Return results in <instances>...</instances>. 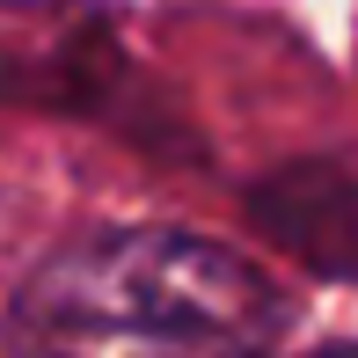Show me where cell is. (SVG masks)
<instances>
[{"instance_id": "cell-2", "label": "cell", "mask_w": 358, "mask_h": 358, "mask_svg": "<svg viewBox=\"0 0 358 358\" xmlns=\"http://www.w3.org/2000/svg\"><path fill=\"white\" fill-rule=\"evenodd\" d=\"M249 220L271 249L358 285V154H292L249 183Z\"/></svg>"}, {"instance_id": "cell-1", "label": "cell", "mask_w": 358, "mask_h": 358, "mask_svg": "<svg viewBox=\"0 0 358 358\" xmlns=\"http://www.w3.org/2000/svg\"><path fill=\"white\" fill-rule=\"evenodd\" d=\"M15 322L183 336V344L264 358L271 336L292 322V300L227 241L183 227H95L29 271Z\"/></svg>"}, {"instance_id": "cell-4", "label": "cell", "mask_w": 358, "mask_h": 358, "mask_svg": "<svg viewBox=\"0 0 358 358\" xmlns=\"http://www.w3.org/2000/svg\"><path fill=\"white\" fill-rule=\"evenodd\" d=\"M300 358H358V336H336V344H315V351H300Z\"/></svg>"}, {"instance_id": "cell-3", "label": "cell", "mask_w": 358, "mask_h": 358, "mask_svg": "<svg viewBox=\"0 0 358 358\" xmlns=\"http://www.w3.org/2000/svg\"><path fill=\"white\" fill-rule=\"evenodd\" d=\"M22 358H249L183 336H124V329H73V322H22Z\"/></svg>"}]
</instances>
